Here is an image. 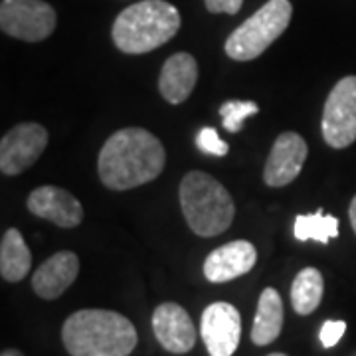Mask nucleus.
<instances>
[{
	"instance_id": "f257e3e1",
	"label": "nucleus",
	"mask_w": 356,
	"mask_h": 356,
	"mask_svg": "<svg viewBox=\"0 0 356 356\" xmlns=\"http://www.w3.org/2000/svg\"><path fill=\"white\" fill-rule=\"evenodd\" d=\"M165 165L163 143L147 129L127 127L105 140L97 170L107 188L129 191L154 180Z\"/></svg>"
},
{
	"instance_id": "f03ea898",
	"label": "nucleus",
	"mask_w": 356,
	"mask_h": 356,
	"mask_svg": "<svg viewBox=\"0 0 356 356\" xmlns=\"http://www.w3.org/2000/svg\"><path fill=\"white\" fill-rule=\"evenodd\" d=\"M62 341L72 356H129L137 346V331L115 311L81 309L65 318Z\"/></svg>"
},
{
	"instance_id": "7ed1b4c3",
	"label": "nucleus",
	"mask_w": 356,
	"mask_h": 356,
	"mask_svg": "<svg viewBox=\"0 0 356 356\" xmlns=\"http://www.w3.org/2000/svg\"><path fill=\"white\" fill-rule=\"evenodd\" d=\"M180 13L166 0H140L113 22V44L123 54H147L170 42L180 30Z\"/></svg>"
},
{
	"instance_id": "20e7f679",
	"label": "nucleus",
	"mask_w": 356,
	"mask_h": 356,
	"mask_svg": "<svg viewBox=\"0 0 356 356\" xmlns=\"http://www.w3.org/2000/svg\"><path fill=\"white\" fill-rule=\"evenodd\" d=\"M180 206L188 226L202 238H214L232 226L236 206L222 182L202 170H192L180 182Z\"/></svg>"
},
{
	"instance_id": "39448f33",
	"label": "nucleus",
	"mask_w": 356,
	"mask_h": 356,
	"mask_svg": "<svg viewBox=\"0 0 356 356\" xmlns=\"http://www.w3.org/2000/svg\"><path fill=\"white\" fill-rule=\"evenodd\" d=\"M289 0H267L266 4L238 26L226 40V54L236 62H250L280 38L291 22Z\"/></svg>"
},
{
	"instance_id": "423d86ee",
	"label": "nucleus",
	"mask_w": 356,
	"mask_h": 356,
	"mask_svg": "<svg viewBox=\"0 0 356 356\" xmlns=\"http://www.w3.org/2000/svg\"><path fill=\"white\" fill-rule=\"evenodd\" d=\"M56 10L44 0H2L0 28L6 36L42 42L56 30Z\"/></svg>"
},
{
	"instance_id": "0eeeda50",
	"label": "nucleus",
	"mask_w": 356,
	"mask_h": 356,
	"mask_svg": "<svg viewBox=\"0 0 356 356\" xmlns=\"http://www.w3.org/2000/svg\"><path fill=\"white\" fill-rule=\"evenodd\" d=\"M323 137L332 149H346L356 140V76L343 77L331 89L323 109Z\"/></svg>"
},
{
	"instance_id": "6e6552de",
	"label": "nucleus",
	"mask_w": 356,
	"mask_h": 356,
	"mask_svg": "<svg viewBox=\"0 0 356 356\" xmlns=\"http://www.w3.org/2000/svg\"><path fill=\"white\" fill-rule=\"evenodd\" d=\"M48 145V131L40 123H20L13 127L0 143V170L16 177L28 170L40 159Z\"/></svg>"
},
{
	"instance_id": "1a4fd4ad",
	"label": "nucleus",
	"mask_w": 356,
	"mask_h": 356,
	"mask_svg": "<svg viewBox=\"0 0 356 356\" xmlns=\"http://www.w3.org/2000/svg\"><path fill=\"white\" fill-rule=\"evenodd\" d=\"M200 334L210 356H232L242 337L240 311L229 303H212L204 309Z\"/></svg>"
},
{
	"instance_id": "9d476101",
	"label": "nucleus",
	"mask_w": 356,
	"mask_h": 356,
	"mask_svg": "<svg viewBox=\"0 0 356 356\" xmlns=\"http://www.w3.org/2000/svg\"><path fill=\"white\" fill-rule=\"evenodd\" d=\"M307 153H309L307 143L299 133L293 131L281 133L267 156L266 170H264V180L267 186L280 188L293 182L305 165Z\"/></svg>"
},
{
	"instance_id": "9b49d317",
	"label": "nucleus",
	"mask_w": 356,
	"mask_h": 356,
	"mask_svg": "<svg viewBox=\"0 0 356 356\" xmlns=\"http://www.w3.org/2000/svg\"><path fill=\"white\" fill-rule=\"evenodd\" d=\"M28 210L60 228H76L83 220V206L60 186H40L28 196Z\"/></svg>"
},
{
	"instance_id": "f8f14e48",
	"label": "nucleus",
	"mask_w": 356,
	"mask_h": 356,
	"mask_svg": "<svg viewBox=\"0 0 356 356\" xmlns=\"http://www.w3.org/2000/svg\"><path fill=\"white\" fill-rule=\"evenodd\" d=\"M153 331L161 346L172 355L191 353L196 344V329L191 315L177 303H163L154 309Z\"/></svg>"
},
{
	"instance_id": "ddd939ff",
	"label": "nucleus",
	"mask_w": 356,
	"mask_h": 356,
	"mask_svg": "<svg viewBox=\"0 0 356 356\" xmlns=\"http://www.w3.org/2000/svg\"><path fill=\"white\" fill-rule=\"evenodd\" d=\"M257 261V250L245 240L224 243L206 257L204 275L212 283H226L252 271Z\"/></svg>"
},
{
	"instance_id": "4468645a",
	"label": "nucleus",
	"mask_w": 356,
	"mask_h": 356,
	"mask_svg": "<svg viewBox=\"0 0 356 356\" xmlns=\"http://www.w3.org/2000/svg\"><path fill=\"white\" fill-rule=\"evenodd\" d=\"M79 273V259L74 252H58L36 269L32 287L42 299H58L76 281Z\"/></svg>"
},
{
	"instance_id": "2eb2a0df",
	"label": "nucleus",
	"mask_w": 356,
	"mask_h": 356,
	"mask_svg": "<svg viewBox=\"0 0 356 356\" xmlns=\"http://www.w3.org/2000/svg\"><path fill=\"white\" fill-rule=\"evenodd\" d=\"M196 81H198V64L194 56L186 51H178L170 56L163 65L159 77V89L166 102L178 105L191 97Z\"/></svg>"
},
{
	"instance_id": "dca6fc26",
	"label": "nucleus",
	"mask_w": 356,
	"mask_h": 356,
	"mask_svg": "<svg viewBox=\"0 0 356 356\" xmlns=\"http://www.w3.org/2000/svg\"><path fill=\"white\" fill-rule=\"evenodd\" d=\"M281 329H283V301L273 287H267L259 295L254 327H252V341L257 346H266L280 337Z\"/></svg>"
},
{
	"instance_id": "f3484780",
	"label": "nucleus",
	"mask_w": 356,
	"mask_h": 356,
	"mask_svg": "<svg viewBox=\"0 0 356 356\" xmlns=\"http://www.w3.org/2000/svg\"><path fill=\"white\" fill-rule=\"evenodd\" d=\"M32 267V254L26 245L22 234L8 228L0 242V275L4 281H22Z\"/></svg>"
},
{
	"instance_id": "a211bd4d",
	"label": "nucleus",
	"mask_w": 356,
	"mask_h": 356,
	"mask_svg": "<svg viewBox=\"0 0 356 356\" xmlns=\"http://www.w3.org/2000/svg\"><path fill=\"white\" fill-rule=\"evenodd\" d=\"M323 275L315 267H305L297 273L291 285V303L295 313L299 315H311L323 299Z\"/></svg>"
},
{
	"instance_id": "6ab92c4d",
	"label": "nucleus",
	"mask_w": 356,
	"mask_h": 356,
	"mask_svg": "<svg viewBox=\"0 0 356 356\" xmlns=\"http://www.w3.org/2000/svg\"><path fill=\"white\" fill-rule=\"evenodd\" d=\"M293 234L299 242L315 240L318 243H329V240L339 236V220L323 210H317L315 214H301L295 218Z\"/></svg>"
},
{
	"instance_id": "aec40b11",
	"label": "nucleus",
	"mask_w": 356,
	"mask_h": 356,
	"mask_svg": "<svg viewBox=\"0 0 356 356\" xmlns=\"http://www.w3.org/2000/svg\"><path fill=\"white\" fill-rule=\"evenodd\" d=\"M259 113V105L255 102H226L220 107V115H222V125L229 133H238L242 129V123L252 117V115Z\"/></svg>"
},
{
	"instance_id": "412c9836",
	"label": "nucleus",
	"mask_w": 356,
	"mask_h": 356,
	"mask_svg": "<svg viewBox=\"0 0 356 356\" xmlns=\"http://www.w3.org/2000/svg\"><path fill=\"white\" fill-rule=\"evenodd\" d=\"M196 145L198 149L206 154H212V156H226L229 151V147L220 139L216 129L212 127H204L200 129L198 137H196Z\"/></svg>"
},
{
	"instance_id": "4be33fe9",
	"label": "nucleus",
	"mask_w": 356,
	"mask_h": 356,
	"mask_svg": "<svg viewBox=\"0 0 356 356\" xmlns=\"http://www.w3.org/2000/svg\"><path fill=\"white\" fill-rule=\"evenodd\" d=\"M346 331L344 321H327L321 329V343L325 348H332L334 344L341 341V337Z\"/></svg>"
},
{
	"instance_id": "5701e85b",
	"label": "nucleus",
	"mask_w": 356,
	"mask_h": 356,
	"mask_svg": "<svg viewBox=\"0 0 356 356\" xmlns=\"http://www.w3.org/2000/svg\"><path fill=\"white\" fill-rule=\"evenodd\" d=\"M204 4L212 14H238L243 0H204Z\"/></svg>"
},
{
	"instance_id": "b1692460",
	"label": "nucleus",
	"mask_w": 356,
	"mask_h": 356,
	"mask_svg": "<svg viewBox=\"0 0 356 356\" xmlns=\"http://www.w3.org/2000/svg\"><path fill=\"white\" fill-rule=\"evenodd\" d=\"M348 218H350V226L356 234V196L350 200V208H348Z\"/></svg>"
},
{
	"instance_id": "393cba45",
	"label": "nucleus",
	"mask_w": 356,
	"mask_h": 356,
	"mask_svg": "<svg viewBox=\"0 0 356 356\" xmlns=\"http://www.w3.org/2000/svg\"><path fill=\"white\" fill-rule=\"evenodd\" d=\"M0 356H24L20 350H16V348H8V350H4Z\"/></svg>"
},
{
	"instance_id": "a878e982",
	"label": "nucleus",
	"mask_w": 356,
	"mask_h": 356,
	"mask_svg": "<svg viewBox=\"0 0 356 356\" xmlns=\"http://www.w3.org/2000/svg\"><path fill=\"white\" fill-rule=\"evenodd\" d=\"M269 356H287V355H283V353H273V355H269Z\"/></svg>"
}]
</instances>
